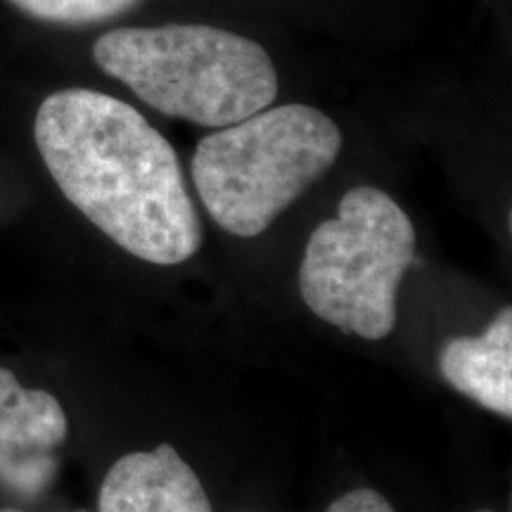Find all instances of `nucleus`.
<instances>
[{
	"mask_svg": "<svg viewBox=\"0 0 512 512\" xmlns=\"http://www.w3.org/2000/svg\"><path fill=\"white\" fill-rule=\"evenodd\" d=\"M24 15L62 27H86L133 10L143 0H10Z\"/></svg>",
	"mask_w": 512,
	"mask_h": 512,
	"instance_id": "8",
	"label": "nucleus"
},
{
	"mask_svg": "<svg viewBox=\"0 0 512 512\" xmlns=\"http://www.w3.org/2000/svg\"><path fill=\"white\" fill-rule=\"evenodd\" d=\"M325 512H396L392 503L375 489H354L337 498Z\"/></svg>",
	"mask_w": 512,
	"mask_h": 512,
	"instance_id": "9",
	"label": "nucleus"
},
{
	"mask_svg": "<svg viewBox=\"0 0 512 512\" xmlns=\"http://www.w3.org/2000/svg\"><path fill=\"white\" fill-rule=\"evenodd\" d=\"M444 380L486 411L512 415V311L505 306L477 337L448 339L439 354Z\"/></svg>",
	"mask_w": 512,
	"mask_h": 512,
	"instance_id": "7",
	"label": "nucleus"
},
{
	"mask_svg": "<svg viewBox=\"0 0 512 512\" xmlns=\"http://www.w3.org/2000/svg\"><path fill=\"white\" fill-rule=\"evenodd\" d=\"M415 256L408 214L380 188L349 190L335 219L313 230L299 290L320 320L347 335L382 339L396 325V294Z\"/></svg>",
	"mask_w": 512,
	"mask_h": 512,
	"instance_id": "4",
	"label": "nucleus"
},
{
	"mask_svg": "<svg viewBox=\"0 0 512 512\" xmlns=\"http://www.w3.org/2000/svg\"><path fill=\"white\" fill-rule=\"evenodd\" d=\"M93 60L152 110L207 128L238 124L278 95L271 55L252 38L207 24L107 31Z\"/></svg>",
	"mask_w": 512,
	"mask_h": 512,
	"instance_id": "2",
	"label": "nucleus"
},
{
	"mask_svg": "<svg viewBox=\"0 0 512 512\" xmlns=\"http://www.w3.org/2000/svg\"><path fill=\"white\" fill-rule=\"evenodd\" d=\"M34 136L62 195L124 252L176 266L200 249L202 221L176 150L136 107L67 88L41 102Z\"/></svg>",
	"mask_w": 512,
	"mask_h": 512,
	"instance_id": "1",
	"label": "nucleus"
},
{
	"mask_svg": "<svg viewBox=\"0 0 512 512\" xmlns=\"http://www.w3.org/2000/svg\"><path fill=\"white\" fill-rule=\"evenodd\" d=\"M69 420L46 389H27L0 366V479L34 494L55 472L53 451L67 441Z\"/></svg>",
	"mask_w": 512,
	"mask_h": 512,
	"instance_id": "5",
	"label": "nucleus"
},
{
	"mask_svg": "<svg viewBox=\"0 0 512 512\" xmlns=\"http://www.w3.org/2000/svg\"><path fill=\"white\" fill-rule=\"evenodd\" d=\"M0 512H24V510H12V508H5V510H0Z\"/></svg>",
	"mask_w": 512,
	"mask_h": 512,
	"instance_id": "10",
	"label": "nucleus"
},
{
	"mask_svg": "<svg viewBox=\"0 0 512 512\" xmlns=\"http://www.w3.org/2000/svg\"><path fill=\"white\" fill-rule=\"evenodd\" d=\"M342 150V133L309 105H280L209 133L192 181L209 216L230 235L256 238L304 195Z\"/></svg>",
	"mask_w": 512,
	"mask_h": 512,
	"instance_id": "3",
	"label": "nucleus"
},
{
	"mask_svg": "<svg viewBox=\"0 0 512 512\" xmlns=\"http://www.w3.org/2000/svg\"><path fill=\"white\" fill-rule=\"evenodd\" d=\"M100 512H214L200 477L171 444L119 458L100 486Z\"/></svg>",
	"mask_w": 512,
	"mask_h": 512,
	"instance_id": "6",
	"label": "nucleus"
},
{
	"mask_svg": "<svg viewBox=\"0 0 512 512\" xmlns=\"http://www.w3.org/2000/svg\"><path fill=\"white\" fill-rule=\"evenodd\" d=\"M479 512H494V510H479Z\"/></svg>",
	"mask_w": 512,
	"mask_h": 512,
	"instance_id": "11",
	"label": "nucleus"
}]
</instances>
